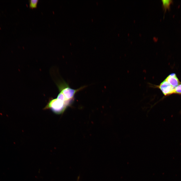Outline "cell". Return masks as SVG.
I'll use <instances>...</instances> for the list:
<instances>
[{
	"label": "cell",
	"mask_w": 181,
	"mask_h": 181,
	"mask_svg": "<svg viewBox=\"0 0 181 181\" xmlns=\"http://www.w3.org/2000/svg\"><path fill=\"white\" fill-rule=\"evenodd\" d=\"M56 84L59 92H62L67 100L72 102L76 94L85 87L83 86L77 89H74L70 88L68 84L63 80L59 81Z\"/></svg>",
	"instance_id": "6da1fadb"
},
{
	"label": "cell",
	"mask_w": 181,
	"mask_h": 181,
	"mask_svg": "<svg viewBox=\"0 0 181 181\" xmlns=\"http://www.w3.org/2000/svg\"><path fill=\"white\" fill-rule=\"evenodd\" d=\"M68 106L64 102L57 99H51L44 107V109H50L57 114L62 113Z\"/></svg>",
	"instance_id": "7a4b0ae2"
},
{
	"label": "cell",
	"mask_w": 181,
	"mask_h": 181,
	"mask_svg": "<svg viewBox=\"0 0 181 181\" xmlns=\"http://www.w3.org/2000/svg\"><path fill=\"white\" fill-rule=\"evenodd\" d=\"M155 87L160 89L165 96L173 94L175 88L174 87L165 80L159 85H156Z\"/></svg>",
	"instance_id": "3957f363"
},
{
	"label": "cell",
	"mask_w": 181,
	"mask_h": 181,
	"mask_svg": "<svg viewBox=\"0 0 181 181\" xmlns=\"http://www.w3.org/2000/svg\"><path fill=\"white\" fill-rule=\"evenodd\" d=\"M165 80L174 88L179 85L180 83L176 75L174 73L169 75Z\"/></svg>",
	"instance_id": "277c9868"
},
{
	"label": "cell",
	"mask_w": 181,
	"mask_h": 181,
	"mask_svg": "<svg viewBox=\"0 0 181 181\" xmlns=\"http://www.w3.org/2000/svg\"><path fill=\"white\" fill-rule=\"evenodd\" d=\"M162 2L163 9L165 12L169 9L170 5L172 3V1L170 0H162Z\"/></svg>",
	"instance_id": "5b68a950"
},
{
	"label": "cell",
	"mask_w": 181,
	"mask_h": 181,
	"mask_svg": "<svg viewBox=\"0 0 181 181\" xmlns=\"http://www.w3.org/2000/svg\"><path fill=\"white\" fill-rule=\"evenodd\" d=\"M38 1V0H29V7L30 8H36L37 7Z\"/></svg>",
	"instance_id": "8992f818"
},
{
	"label": "cell",
	"mask_w": 181,
	"mask_h": 181,
	"mask_svg": "<svg viewBox=\"0 0 181 181\" xmlns=\"http://www.w3.org/2000/svg\"><path fill=\"white\" fill-rule=\"evenodd\" d=\"M173 93L181 94V84L175 88Z\"/></svg>",
	"instance_id": "52a82bcc"
}]
</instances>
